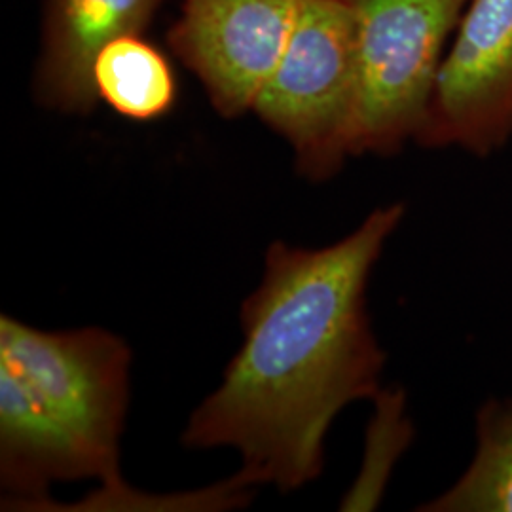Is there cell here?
<instances>
[{
    "label": "cell",
    "mask_w": 512,
    "mask_h": 512,
    "mask_svg": "<svg viewBox=\"0 0 512 512\" xmlns=\"http://www.w3.org/2000/svg\"><path fill=\"white\" fill-rule=\"evenodd\" d=\"M512 135V0H469L416 143L488 156Z\"/></svg>",
    "instance_id": "obj_5"
},
{
    "label": "cell",
    "mask_w": 512,
    "mask_h": 512,
    "mask_svg": "<svg viewBox=\"0 0 512 512\" xmlns=\"http://www.w3.org/2000/svg\"><path fill=\"white\" fill-rule=\"evenodd\" d=\"M357 19L353 156H393L416 139L469 0H346Z\"/></svg>",
    "instance_id": "obj_4"
},
{
    "label": "cell",
    "mask_w": 512,
    "mask_h": 512,
    "mask_svg": "<svg viewBox=\"0 0 512 512\" xmlns=\"http://www.w3.org/2000/svg\"><path fill=\"white\" fill-rule=\"evenodd\" d=\"M131 351L112 332L35 329L0 317V482L4 505H46L57 480L97 478L105 505L126 490L120 435Z\"/></svg>",
    "instance_id": "obj_2"
},
{
    "label": "cell",
    "mask_w": 512,
    "mask_h": 512,
    "mask_svg": "<svg viewBox=\"0 0 512 512\" xmlns=\"http://www.w3.org/2000/svg\"><path fill=\"white\" fill-rule=\"evenodd\" d=\"M162 0H44L33 92L46 109L90 114L99 99L92 69L116 38L143 35Z\"/></svg>",
    "instance_id": "obj_7"
},
{
    "label": "cell",
    "mask_w": 512,
    "mask_h": 512,
    "mask_svg": "<svg viewBox=\"0 0 512 512\" xmlns=\"http://www.w3.org/2000/svg\"><path fill=\"white\" fill-rule=\"evenodd\" d=\"M302 0H183L167 44L224 118L253 110L285 52Z\"/></svg>",
    "instance_id": "obj_6"
},
{
    "label": "cell",
    "mask_w": 512,
    "mask_h": 512,
    "mask_svg": "<svg viewBox=\"0 0 512 512\" xmlns=\"http://www.w3.org/2000/svg\"><path fill=\"white\" fill-rule=\"evenodd\" d=\"M403 217L393 203L329 247H268L262 281L241 306L243 344L192 412L184 446L234 448L241 473L283 492L321 475L334 418L380 393L385 353L366 285Z\"/></svg>",
    "instance_id": "obj_1"
},
{
    "label": "cell",
    "mask_w": 512,
    "mask_h": 512,
    "mask_svg": "<svg viewBox=\"0 0 512 512\" xmlns=\"http://www.w3.org/2000/svg\"><path fill=\"white\" fill-rule=\"evenodd\" d=\"M97 99L133 122H152L171 112L179 86L162 50L143 35L109 42L93 61Z\"/></svg>",
    "instance_id": "obj_8"
},
{
    "label": "cell",
    "mask_w": 512,
    "mask_h": 512,
    "mask_svg": "<svg viewBox=\"0 0 512 512\" xmlns=\"http://www.w3.org/2000/svg\"><path fill=\"white\" fill-rule=\"evenodd\" d=\"M476 437L469 469L421 511L512 512V399L490 401L480 408Z\"/></svg>",
    "instance_id": "obj_9"
},
{
    "label": "cell",
    "mask_w": 512,
    "mask_h": 512,
    "mask_svg": "<svg viewBox=\"0 0 512 512\" xmlns=\"http://www.w3.org/2000/svg\"><path fill=\"white\" fill-rule=\"evenodd\" d=\"M359 105L357 19L346 0H302L293 35L256 95V116L294 152L300 175L327 181L353 156Z\"/></svg>",
    "instance_id": "obj_3"
}]
</instances>
